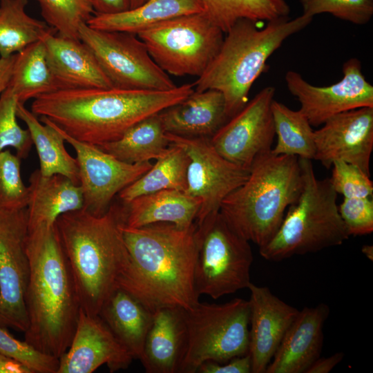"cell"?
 <instances>
[{
	"label": "cell",
	"instance_id": "obj_1",
	"mask_svg": "<svg viewBox=\"0 0 373 373\" xmlns=\"http://www.w3.org/2000/svg\"><path fill=\"white\" fill-rule=\"evenodd\" d=\"M197 226L169 222L122 229L129 263L120 287L153 312L162 307L189 309L199 302L194 282Z\"/></svg>",
	"mask_w": 373,
	"mask_h": 373
},
{
	"label": "cell",
	"instance_id": "obj_2",
	"mask_svg": "<svg viewBox=\"0 0 373 373\" xmlns=\"http://www.w3.org/2000/svg\"><path fill=\"white\" fill-rule=\"evenodd\" d=\"M194 84L168 90L59 89L33 99L31 111L73 138L94 145L119 139L131 127L186 98Z\"/></svg>",
	"mask_w": 373,
	"mask_h": 373
},
{
	"label": "cell",
	"instance_id": "obj_3",
	"mask_svg": "<svg viewBox=\"0 0 373 373\" xmlns=\"http://www.w3.org/2000/svg\"><path fill=\"white\" fill-rule=\"evenodd\" d=\"M30 275L25 295V341L59 358L68 348L81 309L73 277L55 224L28 230Z\"/></svg>",
	"mask_w": 373,
	"mask_h": 373
},
{
	"label": "cell",
	"instance_id": "obj_4",
	"mask_svg": "<svg viewBox=\"0 0 373 373\" xmlns=\"http://www.w3.org/2000/svg\"><path fill=\"white\" fill-rule=\"evenodd\" d=\"M124 224L122 202H113L101 216L82 208L61 215L55 222L81 308L88 314H99L128 267Z\"/></svg>",
	"mask_w": 373,
	"mask_h": 373
},
{
	"label": "cell",
	"instance_id": "obj_5",
	"mask_svg": "<svg viewBox=\"0 0 373 373\" xmlns=\"http://www.w3.org/2000/svg\"><path fill=\"white\" fill-rule=\"evenodd\" d=\"M313 17L302 14L267 21L259 29L254 21L239 19L226 32L219 52L193 84L194 90L220 91L229 119L248 102L254 82L265 70L269 57L285 39L307 27Z\"/></svg>",
	"mask_w": 373,
	"mask_h": 373
},
{
	"label": "cell",
	"instance_id": "obj_6",
	"mask_svg": "<svg viewBox=\"0 0 373 373\" xmlns=\"http://www.w3.org/2000/svg\"><path fill=\"white\" fill-rule=\"evenodd\" d=\"M302 188L299 158L270 151L254 161L248 178L223 200L220 213L238 234L260 248L274 237Z\"/></svg>",
	"mask_w": 373,
	"mask_h": 373
},
{
	"label": "cell",
	"instance_id": "obj_7",
	"mask_svg": "<svg viewBox=\"0 0 373 373\" xmlns=\"http://www.w3.org/2000/svg\"><path fill=\"white\" fill-rule=\"evenodd\" d=\"M299 162L303 188L274 237L259 248L267 260L317 252L341 245L350 237L339 214L338 193L329 178H317L311 160L299 158Z\"/></svg>",
	"mask_w": 373,
	"mask_h": 373
},
{
	"label": "cell",
	"instance_id": "obj_8",
	"mask_svg": "<svg viewBox=\"0 0 373 373\" xmlns=\"http://www.w3.org/2000/svg\"><path fill=\"white\" fill-rule=\"evenodd\" d=\"M249 301L200 303L184 309L186 341L179 373H195L206 361L222 363L248 353Z\"/></svg>",
	"mask_w": 373,
	"mask_h": 373
},
{
	"label": "cell",
	"instance_id": "obj_9",
	"mask_svg": "<svg viewBox=\"0 0 373 373\" xmlns=\"http://www.w3.org/2000/svg\"><path fill=\"white\" fill-rule=\"evenodd\" d=\"M223 35L202 12L162 21L137 35L154 61L168 75L199 77L219 52Z\"/></svg>",
	"mask_w": 373,
	"mask_h": 373
},
{
	"label": "cell",
	"instance_id": "obj_10",
	"mask_svg": "<svg viewBox=\"0 0 373 373\" xmlns=\"http://www.w3.org/2000/svg\"><path fill=\"white\" fill-rule=\"evenodd\" d=\"M196 235L198 294L218 299L247 288L254 260L249 242L230 227L220 211L197 226Z\"/></svg>",
	"mask_w": 373,
	"mask_h": 373
},
{
	"label": "cell",
	"instance_id": "obj_11",
	"mask_svg": "<svg viewBox=\"0 0 373 373\" xmlns=\"http://www.w3.org/2000/svg\"><path fill=\"white\" fill-rule=\"evenodd\" d=\"M79 38L93 52L114 88L168 90L177 86L135 34L98 30L83 23Z\"/></svg>",
	"mask_w": 373,
	"mask_h": 373
},
{
	"label": "cell",
	"instance_id": "obj_12",
	"mask_svg": "<svg viewBox=\"0 0 373 373\" xmlns=\"http://www.w3.org/2000/svg\"><path fill=\"white\" fill-rule=\"evenodd\" d=\"M169 144L182 148L189 157L186 194L199 199L197 226L216 216L223 200L248 178L249 169L223 157L209 137H187L166 133Z\"/></svg>",
	"mask_w": 373,
	"mask_h": 373
},
{
	"label": "cell",
	"instance_id": "obj_13",
	"mask_svg": "<svg viewBox=\"0 0 373 373\" xmlns=\"http://www.w3.org/2000/svg\"><path fill=\"white\" fill-rule=\"evenodd\" d=\"M26 208L0 209V326L25 332V295L30 275Z\"/></svg>",
	"mask_w": 373,
	"mask_h": 373
},
{
	"label": "cell",
	"instance_id": "obj_14",
	"mask_svg": "<svg viewBox=\"0 0 373 373\" xmlns=\"http://www.w3.org/2000/svg\"><path fill=\"white\" fill-rule=\"evenodd\" d=\"M46 119L72 146L76 153L82 190L84 207L89 213L101 216L113 202L114 198L151 166V162L129 164L106 153L97 146L77 140Z\"/></svg>",
	"mask_w": 373,
	"mask_h": 373
},
{
	"label": "cell",
	"instance_id": "obj_15",
	"mask_svg": "<svg viewBox=\"0 0 373 373\" xmlns=\"http://www.w3.org/2000/svg\"><path fill=\"white\" fill-rule=\"evenodd\" d=\"M342 70V79L326 86L312 85L296 71L286 73L287 87L300 102L299 110L312 126H321L330 117L345 111L373 107V86L363 75L361 61L351 58L343 64Z\"/></svg>",
	"mask_w": 373,
	"mask_h": 373
},
{
	"label": "cell",
	"instance_id": "obj_16",
	"mask_svg": "<svg viewBox=\"0 0 373 373\" xmlns=\"http://www.w3.org/2000/svg\"><path fill=\"white\" fill-rule=\"evenodd\" d=\"M274 95L273 86L262 89L210 138L223 157L250 169L258 157L271 151L275 137Z\"/></svg>",
	"mask_w": 373,
	"mask_h": 373
},
{
	"label": "cell",
	"instance_id": "obj_17",
	"mask_svg": "<svg viewBox=\"0 0 373 373\" xmlns=\"http://www.w3.org/2000/svg\"><path fill=\"white\" fill-rule=\"evenodd\" d=\"M314 131L315 155L326 169L344 161L370 176L373 151V107H362L337 114Z\"/></svg>",
	"mask_w": 373,
	"mask_h": 373
},
{
	"label": "cell",
	"instance_id": "obj_18",
	"mask_svg": "<svg viewBox=\"0 0 373 373\" xmlns=\"http://www.w3.org/2000/svg\"><path fill=\"white\" fill-rule=\"evenodd\" d=\"M133 360L102 318L81 308L70 344L59 358L57 373H92L103 365L115 372L127 369Z\"/></svg>",
	"mask_w": 373,
	"mask_h": 373
},
{
	"label": "cell",
	"instance_id": "obj_19",
	"mask_svg": "<svg viewBox=\"0 0 373 373\" xmlns=\"http://www.w3.org/2000/svg\"><path fill=\"white\" fill-rule=\"evenodd\" d=\"M249 350L252 373H265L285 333L299 310L265 286L251 282Z\"/></svg>",
	"mask_w": 373,
	"mask_h": 373
},
{
	"label": "cell",
	"instance_id": "obj_20",
	"mask_svg": "<svg viewBox=\"0 0 373 373\" xmlns=\"http://www.w3.org/2000/svg\"><path fill=\"white\" fill-rule=\"evenodd\" d=\"M329 307L320 303L299 310L265 373H306L321 356Z\"/></svg>",
	"mask_w": 373,
	"mask_h": 373
},
{
	"label": "cell",
	"instance_id": "obj_21",
	"mask_svg": "<svg viewBox=\"0 0 373 373\" xmlns=\"http://www.w3.org/2000/svg\"><path fill=\"white\" fill-rule=\"evenodd\" d=\"M41 40L59 90L113 87L93 52L80 39L59 36L52 29Z\"/></svg>",
	"mask_w": 373,
	"mask_h": 373
},
{
	"label": "cell",
	"instance_id": "obj_22",
	"mask_svg": "<svg viewBox=\"0 0 373 373\" xmlns=\"http://www.w3.org/2000/svg\"><path fill=\"white\" fill-rule=\"evenodd\" d=\"M158 115L166 133L187 137L211 138L229 119L222 94L212 89L194 90Z\"/></svg>",
	"mask_w": 373,
	"mask_h": 373
},
{
	"label": "cell",
	"instance_id": "obj_23",
	"mask_svg": "<svg viewBox=\"0 0 373 373\" xmlns=\"http://www.w3.org/2000/svg\"><path fill=\"white\" fill-rule=\"evenodd\" d=\"M186 341L184 309L162 307L153 312L140 359L147 373H177Z\"/></svg>",
	"mask_w": 373,
	"mask_h": 373
},
{
	"label": "cell",
	"instance_id": "obj_24",
	"mask_svg": "<svg viewBox=\"0 0 373 373\" xmlns=\"http://www.w3.org/2000/svg\"><path fill=\"white\" fill-rule=\"evenodd\" d=\"M28 187L30 195L26 207L28 230L42 225H52L61 215L84 207L80 185L64 175L45 176L38 169L31 173Z\"/></svg>",
	"mask_w": 373,
	"mask_h": 373
},
{
	"label": "cell",
	"instance_id": "obj_25",
	"mask_svg": "<svg viewBox=\"0 0 373 373\" xmlns=\"http://www.w3.org/2000/svg\"><path fill=\"white\" fill-rule=\"evenodd\" d=\"M123 204L128 227L169 222L186 229L195 223L201 201L184 191L166 189L136 197Z\"/></svg>",
	"mask_w": 373,
	"mask_h": 373
},
{
	"label": "cell",
	"instance_id": "obj_26",
	"mask_svg": "<svg viewBox=\"0 0 373 373\" xmlns=\"http://www.w3.org/2000/svg\"><path fill=\"white\" fill-rule=\"evenodd\" d=\"M133 359L140 360L153 312L126 290L117 287L98 314Z\"/></svg>",
	"mask_w": 373,
	"mask_h": 373
},
{
	"label": "cell",
	"instance_id": "obj_27",
	"mask_svg": "<svg viewBox=\"0 0 373 373\" xmlns=\"http://www.w3.org/2000/svg\"><path fill=\"white\" fill-rule=\"evenodd\" d=\"M202 12L204 8L201 0H147L120 12L94 15L86 23L95 29L137 35L162 21Z\"/></svg>",
	"mask_w": 373,
	"mask_h": 373
},
{
	"label": "cell",
	"instance_id": "obj_28",
	"mask_svg": "<svg viewBox=\"0 0 373 373\" xmlns=\"http://www.w3.org/2000/svg\"><path fill=\"white\" fill-rule=\"evenodd\" d=\"M17 116L27 126L39 160V171L45 176L64 175L79 185V167L76 158L64 146L65 140L46 119L36 116L24 104L17 103Z\"/></svg>",
	"mask_w": 373,
	"mask_h": 373
},
{
	"label": "cell",
	"instance_id": "obj_29",
	"mask_svg": "<svg viewBox=\"0 0 373 373\" xmlns=\"http://www.w3.org/2000/svg\"><path fill=\"white\" fill-rule=\"evenodd\" d=\"M158 113L137 122L119 139L97 146L115 158L129 164L157 160L169 146Z\"/></svg>",
	"mask_w": 373,
	"mask_h": 373
},
{
	"label": "cell",
	"instance_id": "obj_30",
	"mask_svg": "<svg viewBox=\"0 0 373 373\" xmlns=\"http://www.w3.org/2000/svg\"><path fill=\"white\" fill-rule=\"evenodd\" d=\"M8 88L15 95L18 102L23 104L30 99L59 90L41 40L16 53Z\"/></svg>",
	"mask_w": 373,
	"mask_h": 373
},
{
	"label": "cell",
	"instance_id": "obj_31",
	"mask_svg": "<svg viewBox=\"0 0 373 373\" xmlns=\"http://www.w3.org/2000/svg\"><path fill=\"white\" fill-rule=\"evenodd\" d=\"M189 157L180 147L169 144L164 154L141 177L117 195L124 203L155 191L175 189L185 191Z\"/></svg>",
	"mask_w": 373,
	"mask_h": 373
},
{
	"label": "cell",
	"instance_id": "obj_32",
	"mask_svg": "<svg viewBox=\"0 0 373 373\" xmlns=\"http://www.w3.org/2000/svg\"><path fill=\"white\" fill-rule=\"evenodd\" d=\"M28 0H0V57L16 54L53 28L26 12Z\"/></svg>",
	"mask_w": 373,
	"mask_h": 373
},
{
	"label": "cell",
	"instance_id": "obj_33",
	"mask_svg": "<svg viewBox=\"0 0 373 373\" xmlns=\"http://www.w3.org/2000/svg\"><path fill=\"white\" fill-rule=\"evenodd\" d=\"M277 142L271 153L276 155H294L314 160L315 155L314 131L307 117L300 111H294L284 104H271Z\"/></svg>",
	"mask_w": 373,
	"mask_h": 373
},
{
	"label": "cell",
	"instance_id": "obj_34",
	"mask_svg": "<svg viewBox=\"0 0 373 373\" xmlns=\"http://www.w3.org/2000/svg\"><path fill=\"white\" fill-rule=\"evenodd\" d=\"M41 15L57 35L79 39V29L95 15L88 0H35Z\"/></svg>",
	"mask_w": 373,
	"mask_h": 373
},
{
	"label": "cell",
	"instance_id": "obj_35",
	"mask_svg": "<svg viewBox=\"0 0 373 373\" xmlns=\"http://www.w3.org/2000/svg\"><path fill=\"white\" fill-rule=\"evenodd\" d=\"M17 103L15 95L9 88L0 96V152L12 147L17 156L25 159L33 143L28 129L22 128L17 121Z\"/></svg>",
	"mask_w": 373,
	"mask_h": 373
},
{
	"label": "cell",
	"instance_id": "obj_36",
	"mask_svg": "<svg viewBox=\"0 0 373 373\" xmlns=\"http://www.w3.org/2000/svg\"><path fill=\"white\" fill-rule=\"evenodd\" d=\"M21 160L10 150L0 152V209L27 207L30 191L21 178Z\"/></svg>",
	"mask_w": 373,
	"mask_h": 373
},
{
	"label": "cell",
	"instance_id": "obj_37",
	"mask_svg": "<svg viewBox=\"0 0 373 373\" xmlns=\"http://www.w3.org/2000/svg\"><path fill=\"white\" fill-rule=\"evenodd\" d=\"M303 14L329 13L356 25L367 23L373 16V0H300Z\"/></svg>",
	"mask_w": 373,
	"mask_h": 373
},
{
	"label": "cell",
	"instance_id": "obj_38",
	"mask_svg": "<svg viewBox=\"0 0 373 373\" xmlns=\"http://www.w3.org/2000/svg\"><path fill=\"white\" fill-rule=\"evenodd\" d=\"M0 353L21 362L32 373H57L59 358L45 354L25 341L14 338L1 326Z\"/></svg>",
	"mask_w": 373,
	"mask_h": 373
},
{
	"label": "cell",
	"instance_id": "obj_39",
	"mask_svg": "<svg viewBox=\"0 0 373 373\" xmlns=\"http://www.w3.org/2000/svg\"><path fill=\"white\" fill-rule=\"evenodd\" d=\"M329 182L338 194L344 198L372 197L373 183L370 176L358 167L337 160L332 164Z\"/></svg>",
	"mask_w": 373,
	"mask_h": 373
},
{
	"label": "cell",
	"instance_id": "obj_40",
	"mask_svg": "<svg viewBox=\"0 0 373 373\" xmlns=\"http://www.w3.org/2000/svg\"><path fill=\"white\" fill-rule=\"evenodd\" d=\"M338 211L349 236H364L373 231V200L344 198Z\"/></svg>",
	"mask_w": 373,
	"mask_h": 373
},
{
	"label": "cell",
	"instance_id": "obj_41",
	"mask_svg": "<svg viewBox=\"0 0 373 373\" xmlns=\"http://www.w3.org/2000/svg\"><path fill=\"white\" fill-rule=\"evenodd\" d=\"M197 372L201 373H251V360L247 353L234 357L228 361L219 363L214 361H206L198 368Z\"/></svg>",
	"mask_w": 373,
	"mask_h": 373
},
{
	"label": "cell",
	"instance_id": "obj_42",
	"mask_svg": "<svg viewBox=\"0 0 373 373\" xmlns=\"http://www.w3.org/2000/svg\"><path fill=\"white\" fill-rule=\"evenodd\" d=\"M95 15L114 14L130 8L131 0H88Z\"/></svg>",
	"mask_w": 373,
	"mask_h": 373
},
{
	"label": "cell",
	"instance_id": "obj_43",
	"mask_svg": "<svg viewBox=\"0 0 373 373\" xmlns=\"http://www.w3.org/2000/svg\"><path fill=\"white\" fill-rule=\"evenodd\" d=\"M343 352H337L328 357H319L307 370L306 373H328L343 358Z\"/></svg>",
	"mask_w": 373,
	"mask_h": 373
},
{
	"label": "cell",
	"instance_id": "obj_44",
	"mask_svg": "<svg viewBox=\"0 0 373 373\" xmlns=\"http://www.w3.org/2000/svg\"><path fill=\"white\" fill-rule=\"evenodd\" d=\"M16 54L9 57H0V96L7 89L13 70Z\"/></svg>",
	"mask_w": 373,
	"mask_h": 373
},
{
	"label": "cell",
	"instance_id": "obj_45",
	"mask_svg": "<svg viewBox=\"0 0 373 373\" xmlns=\"http://www.w3.org/2000/svg\"><path fill=\"white\" fill-rule=\"evenodd\" d=\"M0 373H32L21 362L0 353Z\"/></svg>",
	"mask_w": 373,
	"mask_h": 373
},
{
	"label": "cell",
	"instance_id": "obj_46",
	"mask_svg": "<svg viewBox=\"0 0 373 373\" xmlns=\"http://www.w3.org/2000/svg\"><path fill=\"white\" fill-rule=\"evenodd\" d=\"M361 252L370 260H373V247L370 245H365L361 248Z\"/></svg>",
	"mask_w": 373,
	"mask_h": 373
},
{
	"label": "cell",
	"instance_id": "obj_47",
	"mask_svg": "<svg viewBox=\"0 0 373 373\" xmlns=\"http://www.w3.org/2000/svg\"><path fill=\"white\" fill-rule=\"evenodd\" d=\"M146 1L147 0H131L130 8H137L140 6V5H142V3H144V2H146Z\"/></svg>",
	"mask_w": 373,
	"mask_h": 373
}]
</instances>
